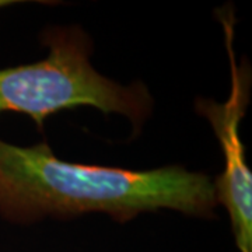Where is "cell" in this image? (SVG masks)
<instances>
[{
  "label": "cell",
  "mask_w": 252,
  "mask_h": 252,
  "mask_svg": "<svg viewBox=\"0 0 252 252\" xmlns=\"http://www.w3.org/2000/svg\"><path fill=\"white\" fill-rule=\"evenodd\" d=\"M215 14L224 31L231 69V91L223 104L199 97L195 108L210 122L224 156V170L213 182L217 203L224 205L228 212L240 252H252V174L247 165L245 147L240 135V125L251 98V64L245 58L240 63L235 61L234 7L227 4L215 10Z\"/></svg>",
  "instance_id": "obj_3"
},
{
  "label": "cell",
  "mask_w": 252,
  "mask_h": 252,
  "mask_svg": "<svg viewBox=\"0 0 252 252\" xmlns=\"http://www.w3.org/2000/svg\"><path fill=\"white\" fill-rule=\"evenodd\" d=\"M41 42L45 59L0 69V114H26L44 129L48 118L63 109L93 107L121 114L137 135L153 111V98L143 83L122 86L104 77L90 62L93 42L80 27H49Z\"/></svg>",
  "instance_id": "obj_2"
},
{
  "label": "cell",
  "mask_w": 252,
  "mask_h": 252,
  "mask_svg": "<svg viewBox=\"0 0 252 252\" xmlns=\"http://www.w3.org/2000/svg\"><path fill=\"white\" fill-rule=\"evenodd\" d=\"M16 3H20V1H14V0H0V9L11 6V4H16Z\"/></svg>",
  "instance_id": "obj_4"
},
{
  "label": "cell",
  "mask_w": 252,
  "mask_h": 252,
  "mask_svg": "<svg viewBox=\"0 0 252 252\" xmlns=\"http://www.w3.org/2000/svg\"><path fill=\"white\" fill-rule=\"evenodd\" d=\"M217 205L213 181L202 172L86 165L58 158L45 142L20 147L0 140V216L11 223L93 212L125 223L161 209L215 219Z\"/></svg>",
  "instance_id": "obj_1"
}]
</instances>
